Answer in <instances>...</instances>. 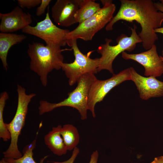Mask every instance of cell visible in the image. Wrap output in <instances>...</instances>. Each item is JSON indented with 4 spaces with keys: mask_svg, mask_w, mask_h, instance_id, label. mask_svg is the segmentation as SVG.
Returning <instances> with one entry per match:
<instances>
[{
    "mask_svg": "<svg viewBox=\"0 0 163 163\" xmlns=\"http://www.w3.org/2000/svg\"><path fill=\"white\" fill-rule=\"evenodd\" d=\"M36 138L30 144L27 145L23 150L22 156L18 159L6 158L9 163H37L33 158V151L36 146ZM46 155L41 158L39 163H44L48 157Z\"/></svg>",
    "mask_w": 163,
    "mask_h": 163,
    "instance_id": "ac0fdd59",
    "label": "cell"
},
{
    "mask_svg": "<svg viewBox=\"0 0 163 163\" xmlns=\"http://www.w3.org/2000/svg\"><path fill=\"white\" fill-rule=\"evenodd\" d=\"M125 60H132L138 62L144 68L146 77H160L163 74V61L158 55L155 44L148 50L136 54H129L125 51L121 53Z\"/></svg>",
    "mask_w": 163,
    "mask_h": 163,
    "instance_id": "30bf717a",
    "label": "cell"
},
{
    "mask_svg": "<svg viewBox=\"0 0 163 163\" xmlns=\"http://www.w3.org/2000/svg\"><path fill=\"white\" fill-rule=\"evenodd\" d=\"M151 163H163V156L155 158Z\"/></svg>",
    "mask_w": 163,
    "mask_h": 163,
    "instance_id": "d4e9b609",
    "label": "cell"
},
{
    "mask_svg": "<svg viewBox=\"0 0 163 163\" xmlns=\"http://www.w3.org/2000/svg\"><path fill=\"white\" fill-rule=\"evenodd\" d=\"M103 7L92 16L79 24L67 35L68 40L81 39L92 40L95 34L103 28L113 17L116 6L111 0H101Z\"/></svg>",
    "mask_w": 163,
    "mask_h": 163,
    "instance_id": "8992f818",
    "label": "cell"
},
{
    "mask_svg": "<svg viewBox=\"0 0 163 163\" xmlns=\"http://www.w3.org/2000/svg\"><path fill=\"white\" fill-rule=\"evenodd\" d=\"M131 80L135 85L141 99L147 100L152 97L163 96V82L153 76H143L133 67H129Z\"/></svg>",
    "mask_w": 163,
    "mask_h": 163,
    "instance_id": "8fae6325",
    "label": "cell"
},
{
    "mask_svg": "<svg viewBox=\"0 0 163 163\" xmlns=\"http://www.w3.org/2000/svg\"><path fill=\"white\" fill-rule=\"evenodd\" d=\"M98 156L99 154L97 150L93 152L91 155L89 163H97Z\"/></svg>",
    "mask_w": 163,
    "mask_h": 163,
    "instance_id": "cb8c5ba5",
    "label": "cell"
},
{
    "mask_svg": "<svg viewBox=\"0 0 163 163\" xmlns=\"http://www.w3.org/2000/svg\"><path fill=\"white\" fill-rule=\"evenodd\" d=\"M67 45L72 47L75 56L74 61L70 63H60L61 69L64 72L68 79V83L72 86L77 82L83 75L88 73L95 74L98 72L100 58L90 57L94 50L83 54L80 50L77 40H68Z\"/></svg>",
    "mask_w": 163,
    "mask_h": 163,
    "instance_id": "52a82bcc",
    "label": "cell"
},
{
    "mask_svg": "<svg viewBox=\"0 0 163 163\" xmlns=\"http://www.w3.org/2000/svg\"><path fill=\"white\" fill-rule=\"evenodd\" d=\"M120 6L116 14L105 27L112 30L117 21L122 20L129 22L136 21L141 26L138 35L142 45L146 50L150 49L158 39L155 30L163 22V13L158 11L151 0H120Z\"/></svg>",
    "mask_w": 163,
    "mask_h": 163,
    "instance_id": "6da1fadb",
    "label": "cell"
},
{
    "mask_svg": "<svg viewBox=\"0 0 163 163\" xmlns=\"http://www.w3.org/2000/svg\"><path fill=\"white\" fill-rule=\"evenodd\" d=\"M61 46L55 44L44 45L35 42L28 45V55L30 58V69L39 77L41 84L46 87L48 75L53 70L61 69L60 64L63 62Z\"/></svg>",
    "mask_w": 163,
    "mask_h": 163,
    "instance_id": "7a4b0ae2",
    "label": "cell"
},
{
    "mask_svg": "<svg viewBox=\"0 0 163 163\" xmlns=\"http://www.w3.org/2000/svg\"><path fill=\"white\" fill-rule=\"evenodd\" d=\"M62 127L61 125L53 127L44 137L46 145L54 154L58 156L65 155L68 151L60 134Z\"/></svg>",
    "mask_w": 163,
    "mask_h": 163,
    "instance_id": "5bb4252c",
    "label": "cell"
},
{
    "mask_svg": "<svg viewBox=\"0 0 163 163\" xmlns=\"http://www.w3.org/2000/svg\"><path fill=\"white\" fill-rule=\"evenodd\" d=\"M0 31L5 33L22 30L30 25L32 22L31 15L24 12L22 8L18 6L9 12L0 13Z\"/></svg>",
    "mask_w": 163,
    "mask_h": 163,
    "instance_id": "4fadbf2b",
    "label": "cell"
},
{
    "mask_svg": "<svg viewBox=\"0 0 163 163\" xmlns=\"http://www.w3.org/2000/svg\"><path fill=\"white\" fill-rule=\"evenodd\" d=\"M18 4L22 8L30 9L40 5L41 0H18Z\"/></svg>",
    "mask_w": 163,
    "mask_h": 163,
    "instance_id": "ffe728a7",
    "label": "cell"
},
{
    "mask_svg": "<svg viewBox=\"0 0 163 163\" xmlns=\"http://www.w3.org/2000/svg\"><path fill=\"white\" fill-rule=\"evenodd\" d=\"M97 79L94 74H85L78 80L77 87L68 93V97L63 100L57 103L40 101L38 107L39 115H42L59 107H69L78 111L81 120L86 119L90 91L92 84Z\"/></svg>",
    "mask_w": 163,
    "mask_h": 163,
    "instance_id": "3957f363",
    "label": "cell"
},
{
    "mask_svg": "<svg viewBox=\"0 0 163 163\" xmlns=\"http://www.w3.org/2000/svg\"><path fill=\"white\" fill-rule=\"evenodd\" d=\"M0 163H9L6 158H4L0 161Z\"/></svg>",
    "mask_w": 163,
    "mask_h": 163,
    "instance_id": "484cf974",
    "label": "cell"
},
{
    "mask_svg": "<svg viewBox=\"0 0 163 163\" xmlns=\"http://www.w3.org/2000/svg\"><path fill=\"white\" fill-rule=\"evenodd\" d=\"M154 4L157 9L163 13V4L160 2L154 3ZM155 32L156 33H160L163 34V27L156 29Z\"/></svg>",
    "mask_w": 163,
    "mask_h": 163,
    "instance_id": "603a6c76",
    "label": "cell"
},
{
    "mask_svg": "<svg viewBox=\"0 0 163 163\" xmlns=\"http://www.w3.org/2000/svg\"><path fill=\"white\" fill-rule=\"evenodd\" d=\"M23 34L0 33V58L4 69L7 70V56L10 48L13 45L21 42L26 38Z\"/></svg>",
    "mask_w": 163,
    "mask_h": 163,
    "instance_id": "9a60e30c",
    "label": "cell"
},
{
    "mask_svg": "<svg viewBox=\"0 0 163 163\" xmlns=\"http://www.w3.org/2000/svg\"><path fill=\"white\" fill-rule=\"evenodd\" d=\"M60 134L68 151L73 150L77 147L80 137L75 126L72 124H65L62 127Z\"/></svg>",
    "mask_w": 163,
    "mask_h": 163,
    "instance_id": "e0dca14e",
    "label": "cell"
},
{
    "mask_svg": "<svg viewBox=\"0 0 163 163\" xmlns=\"http://www.w3.org/2000/svg\"><path fill=\"white\" fill-rule=\"evenodd\" d=\"M136 26L134 24L133 27L131 28V34L130 36L122 34L118 37L116 40L117 44L115 45H110V43L112 40L106 38L105 43L99 46L96 51L101 56L99 58L98 72L106 70L113 75L114 73L113 63L117 57L125 51H133L137 44L142 43L141 39L136 32Z\"/></svg>",
    "mask_w": 163,
    "mask_h": 163,
    "instance_id": "5b68a950",
    "label": "cell"
},
{
    "mask_svg": "<svg viewBox=\"0 0 163 163\" xmlns=\"http://www.w3.org/2000/svg\"><path fill=\"white\" fill-rule=\"evenodd\" d=\"M94 0H82L79 7L75 15L76 23L80 24L100 10L99 3Z\"/></svg>",
    "mask_w": 163,
    "mask_h": 163,
    "instance_id": "2e32d148",
    "label": "cell"
},
{
    "mask_svg": "<svg viewBox=\"0 0 163 163\" xmlns=\"http://www.w3.org/2000/svg\"><path fill=\"white\" fill-rule=\"evenodd\" d=\"M22 31L24 33L42 39L45 42L46 45L55 44L61 47L67 44L66 36L70 31L55 25L50 18L48 11L44 20L37 22L35 26L29 25Z\"/></svg>",
    "mask_w": 163,
    "mask_h": 163,
    "instance_id": "ba28073f",
    "label": "cell"
},
{
    "mask_svg": "<svg viewBox=\"0 0 163 163\" xmlns=\"http://www.w3.org/2000/svg\"><path fill=\"white\" fill-rule=\"evenodd\" d=\"M18 101L15 114L13 119L6 126L11 135V142L7 149L3 152L4 157L17 159L21 157L22 155L18 146V138L24 125L29 104L31 99L36 95L32 93L27 94L26 89L17 85Z\"/></svg>",
    "mask_w": 163,
    "mask_h": 163,
    "instance_id": "277c9868",
    "label": "cell"
},
{
    "mask_svg": "<svg viewBox=\"0 0 163 163\" xmlns=\"http://www.w3.org/2000/svg\"><path fill=\"white\" fill-rule=\"evenodd\" d=\"M79 152V149L76 147L73 149L72 155L67 160L62 162L48 161V162L53 163H74Z\"/></svg>",
    "mask_w": 163,
    "mask_h": 163,
    "instance_id": "7402d4cb",
    "label": "cell"
},
{
    "mask_svg": "<svg viewBox=\"0 0 163 163\" xmlns=\"http://www.w3.org/2000/svg\"><path fill=\"white\" fill-rule=\"evenodd\" d=\"M131 80L129 68L113 74L110 78L101 80L97 79L92 84L88 97V108L92 116L96 117L95 107L98 102L102 101L106 95L114 87L127 80Z\"/></svg>",
    "mask_w": 163,
    "mask_h": 163,
    "instance_id": "9c48e42d",
    "label": "cell"
},
{
    "mask_svg": "<svg viewBox=\"0 0 163 163\" xmlns=\"http://www.w3.org/2000/svg\"><path fill=\"white\" fill-rule=\"evenodd\" d=\"M161 53H162V56H161V59L163 61V48L162 50V51H161Z\"/></svg>",
    "mask_w": 163,
    "mask_h": 163,
    "instance_id": "4316f807",
    "label": "cell"
},
{
    "mask_svg": "<svg viewBox=\"0 0 163 163\" xmlns=\"http://www.w3.org/2000/svg\"><path fill=\"white\" fill-rule=\"evenodd\" d=\"M82 0H57L52 6V17L59 25L65 27L75 23V15Z\"/></svg>",
    "mask_w": 163,
    "mask_h": 163,
    "instance_id": "7c38bea8",
    "label": "cell"
},
{
    "mask_svg": "<svg viewBox=\"0 0 163 163\" xmlns=\"http://www.w3.org/2000/svg\"><path fill=\"white\" fill-rule=\"evenodd\" d=\"M51 1V0H41L40 6L37 9L36 15L39 16L43 14Z\"/></svg>",
    "mask_w": 163,
    "mask_h": 163,
    "instance_id": "44dd1931",
    "label": "cell"
},
{
    "mask_svg": "<svg viewBox=\"0 0 163 163\" xmlns=\"http://www.w3.org/2000/svg\"><path fill=\"white\" fill-rule=\"evenodd\" d=\"M160 2L163 4V0H161L160 1Z\"/></svg>",
    "mask_w": 163,
    "mask_h": 163,
    "instance_id": "83f0119b",
    "label": "cell"
},
{
    "mask_svg": "<svg viewBox=\"0 0 163 163\" xmlns=\"http://www.w3.org/2000/svg\"><path fill=\"white\" fill-rule=\"evenodd\" d=\"M9 98L8 93L2 92L0 96V138L5 142L11 139V135L6 126L3 118V112L6 101Z\"/></svg>",
    "mask_w": 163,
    "mask_h": 163,
    "instance_id": "d6986e66",
    "label": "cell"
}]
</instances>
